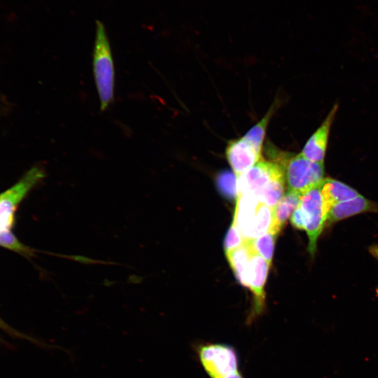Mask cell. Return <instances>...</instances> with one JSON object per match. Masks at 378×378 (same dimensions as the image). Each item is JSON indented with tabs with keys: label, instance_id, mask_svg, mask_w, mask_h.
<instances>
[{
	"label": "cell",
	"instance_id": "obj_1",
	"mask_svg": "<svg viewBox=\"0 0 378 378\" xmlns=\"http://www.w3.org/2000/svg\"><path fill=\"white\" fill-rule=\"evenodd\" d=\"M320 186L300 195V204L290 218L295 227L306 231L309 239L308 251L312 256L316 251L318 238L326 226L328 211Z\"/></svg>",
	"mask_w": 378,
	"mask_h": 378
},
{
	"label": "cell",
	"instance_id": "obj_2",
	"mask_svg": "<svg viewBox=\"0 0 378 378\" xmlns=\"http://www.w3.org/2000/svg\"><path fill=\"white\" fill-rule=\"evenodd\" d=\"M92 64L101 110L104 111L113 100L115 70L111 48L105 27L98 20L96 21Z\"/></svg>",
	"mask_w": 378,
	"mask_h": 378
},
{
	"label": "cell",
	"instance_id": "obj_3",
	"mask_svg": "<svg viewBox=\"0 0 378 378\" xmlns=\"http://www.w3.org/2000/svg\"><path fill=\"white\" fill-rule=\"evenodd\" d=\"M232 222L238 227L244 241L256 239L271 231L273 208L252 195H238Z\"/></svg>",
	"mask_w": 378,
	"mask_h": 378
},
{
	"label": "cell",
	"instance_id": "obj_4",
	"mask_svg": "<svg viewBox=\"0 0 378 378\" xmlns=\"http://www.w3.org/2000/svg\"><path fill=\"white\" fill-rule=\"evenodd\" d=\"M195 351L204 372L210 378H244L239 370L237 350L228 344L204 342Z\"/></svg>",
	"mask_w": 378,
	"mask_h": 378
},
{
	"label": "cell",
	"instance_id": "obj_5",
	"mask_svg": "<svg viewBox=\"0 0 378 378\" xmlns=\"http://www.w3.org/2000/svg\"><path fill=\"white\" fill-rule=\"evenodd\" d=\"M45 177L41 165L33 166L12 186L0 192V232L11 230L20 204Z\"/></svg>",
	"mask_w": 378,
	"mask_h": 378
},
{
	"label": "cell",
	"instance_id": "obj_6",
	"mask_svg": "<svg viewBox=\"0 0 378 378\" xmlns=\"http://www.w3.org/2000/svg\"><path fill=\"white\" fill-rule=\"evenodd\" d=\"M288 191L303 194L321 184L325 177L324 163L311 161L301 153L288 158L284 165Z\"/></svg>",
	"mask_w": 378,
	"mask_h": 378
},
{
	"label": "cell",
	"instance_id": "obj_7",
	"mask_svg": "<svg viewBox=\"0 0 378 378\" xmlns=\"http://www.w3.org/2000/svg\"><path fill=\"white\" fill-rule=\"evenodd\" d=\"M284 178V171L281 165L261 158L237 178V196L249 194L257 197L274 182Z\"/></svg>",
	"mask_w": 378,
	"mask_h": 378
},
{
	"label": "cell",
	"instance_id": "obj_8",
	"mask_svg": "<svg viewBox=\"0 0 378 378\" xmlns=\"http://www.w3.org/2000/svg\"><path fill=\"white\" fill-rule=\"evenodd\" d=\"M270 265L255 251L246 270L242 285L248 288L253 294V307L248 322L261 314L265 309V294L264 287Z\"/></svg>",
	"mask_w": 378,
	"mask_h": 378
},
{
	"label": "cell",
	"instance_id": "obj_9",
	"mask_svg": "<svg viewBox=\"0 0 378 378\" xmlns=\"http://www.w3.org/2000/svg\"><path fill=\"white\" fill-rule=\"evenodd\" d=\"M225 153L227 162L237 178L262 158L261 150L256 148L243 136L230 141Z\"/></svg>",
	"mask_w": 378,
	"mask_h": 378
},
{
	"label": "cell",
	"instance_id": "obj_10",
	"mask_svg": "<svg viewBox=\"0 0 378 378\" xmlns=\"http://www.w3.org/2000/svg\"><path fill=\"white\" fill-rule=\"evenodd\" d=\"M337 109V104L334 105L321 125L303 147L300 153L308 160L324 163L329 134Z\"/></svg>",
	"mask_w": 378,
	"mask_h": 378
},
{
	"label": "cell",
	"instance_id": "obj_11",
	"mask_svg": "<svg viewBox=\"0 0 378 378\" xmlns=\"http://www.w3.org/2000/svg\"><path fill=\"white\" fill-rule=\"evenodd\" d=\"M367 211H378V204L359 195L332 206L328 211L326 225Z\"/></svg>",
	"mask_w": 378,
	"mask_h": 378
},
{
	"label": "cell",
	"instance_id": "obj_12",
	"mask_svg": "<svg viewBox=\"0 0 378 378\" xmlns=\"http://www.w3.org/2000/svg\"><path fill=\"white\" fill-rule=\"evenodd\" d=\"M320 188L328 210L337 203L354 198L360 195L351 186L332 178H325Z\"/></svg>",
	"mask_w": 378,
	"mask_h": 378
},
{
	"label": "cell",
	"instance_id": "obj_13",
	"mask_svg": "<svg viewBox=\"0 0 378 378\" xmlns=\"http://www.w3.org/2000/svg\"><path fill=\"white\" fill-rule=\"evenodd\" d=\"M300 194L288 191L273 208L271 232L278 234L300 204Z\"/></svg>",
	"mask_w": 378,
	"mask_h": 378
},
{
	"label": "cell",
	"instance_id": "obj_14",
	"mask_svg": "<svg viewBox=\"0 0 378 378\" xmlns=\"http://www.w3.org/2000/svg\"><path fill=\"white\" fill-rule=\"evenodd\" d=\"M254 250L248 241L226 253L227 260L238 281L242 284L245 272Z\"/></svg>",
	"mask_w": 378,
	"mask_h": 378
},
{
	"label": "cell",
	"instance_id": "obj_15",
	"mask_svg": "<svg viewBox=\"0 0 378 378\" xmlns=\"http://www.w3.org/2000/svg\"><path fill=\"white\" fill-rule=\"evenodd\" d=\"M276 235L277 234L270 231L256 239L248 241L253 249L270 265L273 257Z\"/></svg>",
	"mask_w": 378,
	"mask_h": 378
},
{
	"label": "cell",
	"instance_id": "obj_16",
	"mask_svg": "<svg viewBox=\"0 0 378 378\" xmlns=\"http://www.w3.org/2000/svg\"><path fill=\"white\" fill-rule=\"evenodd\" d=\"M274 110V104L271 106L264 117L243 136L246 140L260 150L262 149L266 128Z\"/></svg>",
	"mask_w": 378,
	"mask_h": 378
},
{
	"label": "cell",
	"instance_id": "obj_17",
	"mask_svg": "<svg viewBox=\"0 0 378 378\" xmlns=\"http://www.w3.org/2000/svg\"><path fill=\"white\" fill-rule=\"evenodd\" d=\"M0 246L17 252L26 257L32 256L34 251V250L23 244L11 232V230L0 232Z\"/></svg>",
	"mask_w": 378,
	"mask_h": 378
},
{
	"label": "cell",
	"instance_id": "obj_18",
	"mask_svg": "<svg viewBox=\"0 0 378 378\" xmlns=\"http://www.w3.org/2000/svg\"><path fill=\"white\" fill-rule=\"evenodd\" d=\"M217 184L220 192L228 198L237 197V177L229 172L221 173L217 178Z\"/></svg>",
	"mask_w": 378,
	"mask_h": 378
},
{
	"label": "cell",
	"instance_id": "obj_19",
	"mask_svg": "<svg viewBox=\"0 0 378 378\" xmlns=\"http://www.w3.org/2000/svg\"><path fill=\"white\" fill-rule=\"evenodd\" d=\"M245 242L241 232L232 222L225 239L224 249L225 254L241 246Z\"/></svg>",
	"mask_w": 378,
	"mask_h": 378
},
{
	"label": "cell",
	"instance_id": "obj_20",
	"mask_svg": "<svg viewBox=\"0 0 378 378\" xmlns=\"http://www.w3.org/2000/svg\"><path fill=\"white\" fill-rule=\"evenodd\" d=\"M58 257L69 259L77 262L87 265H94V264H102V265H119L117 262H107L104 260H96L90 258L89 257L79 255H62V254H55Z\"/></svg>",
	"mask_w": 378,
	"mask_h": 378
},
{
	"label": "cell",
	"instance_id": "obj_21",
	"mask_svg": "<svg viewBox=\"0 0 378 378\" xmlns=\"http://www.w3.org/2000/svg\"><path fill=\"white\" fill-rule=\"evenodd\" d=\"M0 328L3 330L8 332L9 334L13 335V336H22L24 337V335H22L18 331H16L15 329L9 326L6 322H4L1 318H0Z\"/></svg>",
	"mask_w": 378,
	"mask_h": 378
},
{
	"label": "cell",
	"instance_id": "obj_22",
	"mask_svg": "<svg viewBox=\"0 0 378 378\" xmlns=\"http://www.w3.org/2000/svg\"><path fill=\"white\" fill-rule=\"evenodd\" d=\"M129 281L133 284H139L142 281V278L141 276L132 275L129 278Z\"/></svg>",
	"mask_w": 378,
	"mask_h": 378
},
{
	"label": "cell",
	"instance_id": "obj_23",
	"mask_svg": "<svg viewBox=\"0 0 378 378\" xmlns=\"http://www.w3.org/2000/svg\"><path fill=\"white\" fill-rule=\"evenodd\" d=\"M370 251L371 253L378 259V246H373L370 248Z\"/></svg>",
	"mask_w": 378,
	"mask_h": 378
},
{
	"label": "cell",
	"instance_id": "obj_24",
	"mask_svg": "<svg viewBox=\"0 0 378 378\" xmlns=\"http://www.w3.org/2000/svg\"><path fill=\"white\" fill-rule=\"evenodd\" d=\"M6 111V109L4 106V105L0 102V116L4 113V112Z\"/></svg>",
	"mask_w": 378,
	"mask_h": 378
},
{
	"label": "cell",
	"instance_id": "obj_25",
	"mask_svg": "<svg viewBox=\"0 0 378 378\" xmlns=\"http://www.w3.org/2000/svg\"><path fill=\"white\" fill-rule=\"evenodd\" d=\"M377 297H378V290H377Z\"/></svg>",
	"mask_w": 378,
	"mask_h": 378
}]
</instances>
